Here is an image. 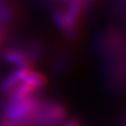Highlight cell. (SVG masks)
Returning <instances> with one entry per match:
<instances>
[{
    "mask_svg": "<svg viewBox=\"0 0 126 126\" xmlns=\"http://www.w3.org/2000/svg\"><path fill=\"white\" fill-rule=\"evenodd\" d=\"M36 108V103L29 98L22 100H14L7 110L9 119L17 121L29 117Z\"/></svg>",
    "mask_w": 126,
    "mask_h": 126,
    "instance_id": "6da1fadb",
    "label": "cell"
},
{
    "mask_svg": "<svg viewBox=\"0 0 126 126\" xmlns=\"http://www.w3.org/2000/svg\"><path fill=\"white\" fill-rule=\"evenodd\" d=\"M28 72H29L28 68H20L18 71H16L12 75H10L3 81V83H2V90L8 91V90L14 88L19 82L23 81V79H24V77L26 76V74Z\"/></svg>",
    "mask_w": 126,
    "mask_h": 126,
    "instance_id": "7a4b0ae2",
    "label": "cell"
},
{
    "mask_svg": "<svg viewBox=\"0 0 126 126\" xmlns=\"http://www.w3.org/2000/svg\"><path fill=\"white\" fill-rule=\"evenodd\" d=\"M23 82L32 85L34 88L41 87L46 84V79L42 75L35 72H28L23 79Z\"/></svg>",
    "mask_w": 126,
    "mask_h": 126,
    "instance_id": "3957f363",
    "label": "cell"
},
{
    "mask_svg": "<svg viewBox=\"0 0 126 126\" xmlns=\"http://www.w3.org/2000/svg\"><path fill=\"white\" fill-rule=\"evenodd\" d=\"M79 5L78 0H73V1L71 2V4H70L69 10L67 12V15L65 16L67 26L68 25L69 26H73L76 23L78 15H79Z\"/></svg>",
    "mask_w": 126,
    "mask_h": 126,
    "instance_id": "277c9868",
    "label": "cell"
},
{
    "mask_svg": "<svg viewBox=\"0 0 126 126\" xmlns=\"http://www.w3.org/2000/svg\"><path fill=\"white\" fill-rule=\"evenodd\" d=\"M35 90V88L28 83L23 82L20 86H18L13 94V99L14 100H22L25 98H28V96Z\"/></svg>",
    "mask_w": 126,
    "mask_h": 126,
    "instance_id": "5b68a950",
    "label": "cell"
},
{
    "mask_svg": "<svg viewBox=\"0 0 126 126\" xmlns=\"http://www.w3.org/2000/svg\"><path fill=\"white\" fill-rule=\"evenodd\" d=\"M3 58L11 64L21 66V68H27L24 57L18 52H6L4 53Z\"/></svg>",
    "mask_w": 126,
    "mask_h": 126,
    "instance_id": "8992f818",
    "label": "cell"
},
{
    "mask_svg": "<svg viewBox=\"0 0 126 126\" xmlns=\"http://www.w3.org/2000/svg\"><path fill=\"white\" fill-rule=\"evenodd\" d=\"M46 117L50 121H58L64 117V110L60 106H52L47 110Z\"/></svg>",
    "mask_w": 126,
    "mask_h": 126,
    "instance_id": "52a82bcc",
    "label": "cell"
},
{
    "mask_svg": "<svg viewBox=\"0 0 126 126\" xmlns=\"http://www.w3.org/2000/svg\"><path fill=\"white\" fill-rule=\"evenodd\" d=\"M54 20L56 22V24L58 25L59 28L61 29H65L67 27V23H66V18L63 15L60 11H55L54 12Z\"/></svg>",
    "mask_w": 126,
    "mask_h": 126,
    "instance_id": "ba28073f",
    "label": "cell"
},
{
    "mask_svg": "<svg viewBox=\"0 0 126 126\" xmlns=\"http://www.w3.org/2000/svg\"><path fill=\"white\" fill-rule=\"evenodd\" d=\"M65 126H79V125H78V123H77V122H75V121H71V122L67 123Z\"/></svg>",
    "mask_w": 126,
    "mask_h": 126,
    "instance_id": "9c48e42d",
    "label": "cell"
}]
</instances>
